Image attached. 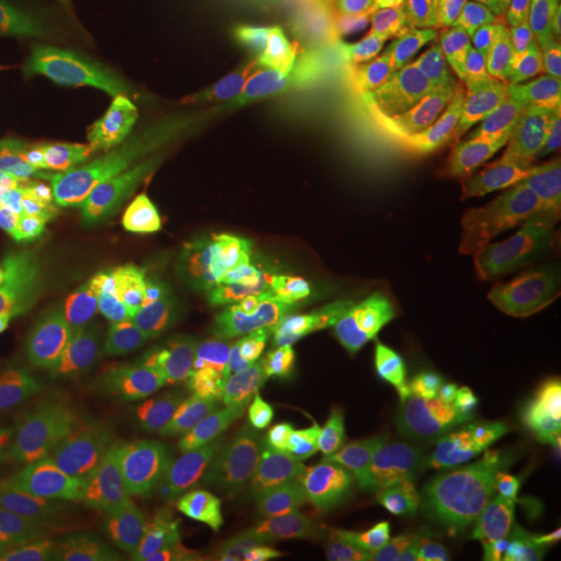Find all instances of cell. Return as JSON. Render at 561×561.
<instances>
[{
    "mask_svg": "<svg viewBox=\"0 0 561 561\" xmlns=\"http://www.w3.org/2000/svg\"><path fill=\"white\" fill-rule=\"evenodd\" d=\"M549 381L546 362H496L390 402L359 434L260 493L175 522H131L128 534L153 546V561H287L412 490L427 471L537 400Z\"/></svg>",
    "mask_w": 561,
    "mask_h": 561,
    "instance_id": "cell-1",
    "label": "cell"
},
{
    "mask_svg": "<svg viewBox=\"0 0 561 561\" xmlns=\"http://www.w3.org/2000/svg\"><path fill=\"white\" fill-rule=\"evenodd\" d=\"M69 216L81 231L128 225L194 260H275L334 290L393 280V262L356 225L290 184L216 150L101 135Z\"/></svg>",
    "mask_w": 561,
    "mask_h": 561,
    "instance_id": "cell-2",
    "label": "cell"
},
{
    "mask_svg": "<svg viewBox=\"0 0 561 561\" xmlns=\"http://www.w3.org/2000/svg\"><path fill=\"white\" fill-rule=\"evenodd\" d=\"M415 353L412 324L375 284L341 290L312 346L262 393V419L290 456H319L393 402Z\"/></svg>",
    "mask_w": 561,
    "mask_h": 561,
    "instance_id": "cell-3",
    "label": "cell"
},
{
    "mask_svg": "<svg viewBox=\"0 0 561 561\" xmlns=\"http://www.w3.org/2000/svg\"><path fill=\"white\" fill-rule=\"evenodd\" d=\"M153 84L116 47L0 0V106L140 116Z\"/></svg>",
    "mask_w": 561,
    "mask_h": 561,
    "instance_id": "cell-4",
    "label": "cell"
},
{
    "mask_svg": "<svg viewBox=\"0 0 561 561\" xmlns=\"http://www.w3.org/2000/svg\"><path fill=\"white\" fill-rule=\"evenodd\" d=\"M128 456L140 508L203 515L294 459L272 431L162 427L128 431Z\"/></svg>",
    "mask_w": 561,
    "mask_h": 561,
    "instance_id": "cell-5",
    "label": "cell"
},
{
    "mask_svg": "<svg viewBox=\"0 0 561 561\" xmlns=\"http://www.w3.org/2000/svg\"><path fill=\"white\" fill-rule=\"evenodd\" d=\"M79 440L81 431L50 415L0 421V512L60 542L122 534L128 515L81 483Z\"/></svg>",
    "mask_w": 561,
    "mask_h": 561,
    "instance_id": "cell-6",
    "label": "cell"
},
{
    "mask_svg": "<svg viewBox=\"0 0 561 561\" xmlns=\"http://www.w3.org/2000/svg\"><path fill=\"white\" fill-rule=\"evenodd\" d=\"M478 478L453 471L415 483L368 518L309 542L287 561H412L474 496Z\"/></svg>",
    "mask_w": 561,
    "mask_h": 561,
    "instance_id": "cell-7",
    "label": "cell"
},
{
    "mask_svg": "<svg viewBox=\"0 0 561 561\" xmlns=\"http://www.w3.org/2000/svg\"><path fill=\"white\" fill-rule=\"evenodd\" d=\"M76 468H79L81 483L110 508L116 512L140 508L125 434H101V437L81 434Z\"/></svg>",
    "mask_w": 561,
    "mask_h": 561,
    "instance_id": "cell-8",
    "label": "cell"
},
{
    "mask_svg": "<svg viewBox=\"0 0 561 561\" xmlns=\"http://www.w3.org/2000/svg\"><path fill=\"white\" fill-rule=\"evenodd\" d=\"M60 540L0 512V561H54Z\"/></svg>",
    "mask_w": 561,
    "mask_h": 561,
    "instance_id": "cell-9",
    "label": "cell"
},
{
    "mask_svg": "<svg viewBox=\"0 0 561 561\" xmlns=\"http://www.w3.org/2000/svg\"><path fill=\"white\" fill-rule=\"evenodd\" d=\"M60 561H147L140 559L138 552L125 549V546H116V542H98V540H72L62 542L60 552H57Z\"/></svg>",
    "mask_w": 561,
    "mask_h": 561,
    "instance_id": "cell-10",
    "label": "cell"
},
{
    "mask_svg": "<svg viewBox=\"0 0 561 561\" xmlns=\"http://www.w3.org/2000/svg\"><path fill=\"white\" fill-rule=\"evenodd\" d=\"M181 13H187V20L194 22L201 32L213 28V0H172Z\"/></svg>",
    "mask_w": 561,
    "mask_h": 561,
    "instance_id": "cell-11",
    "label": "cell"
},
{
    "mask_svg": "<svg viewBox=\"0 0 561 561\" xmlns=\"http://www.w3.org/2000/svg\"><path fill=\"white\" fill-rule=\"evenodd\" d=\"M546 306H549V309H561V290H556V294L546 300Z\"/></svg>",
    "mask_w": 561,
    "mask_h": 561,
    "instance_id": "cell-12",
    "label": "cell"
},
{
    "mask_svg": "<svg viewBox=\"0 0 561 561\" xmlns=\"http://www.w3.org/2000/svg\"><path fill=\"white\" fill-rule=\"evenodd\" d=\"M13 206H20V203L10 201V197H3V194H0V213H7V209H13Z\"/></svg>",
    "mask_w": 561,
    "mask_h": 561,
    "instance_id": "cell-13",
    "label": "cell"
},
{
    "mask_svg": "<svg viewBox=\"0 0 561 561\" xmlns=\"http://www.w3.org/2000/svg\"><path fill=\"white\" fill-rule=\"evenodd\" d=\"M54 561H60V559H54Z\"/></svg>",
    "mask_w": 561,
    "mask_h": 561,
    "instance_id": "cell-14",
    "label": "cell"
}]
</instances>
